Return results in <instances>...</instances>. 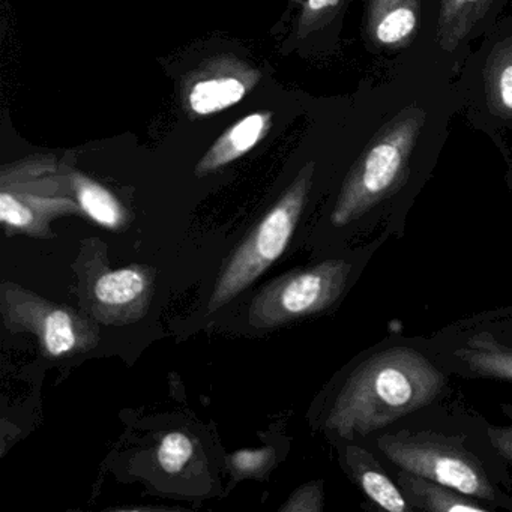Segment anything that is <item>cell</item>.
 Segmentation results:
<instances>
[{
    "instance_id": "6da1fadb",
    "label": "cell",
    "mask_w": 512,
    "mask_h": 512,
    "mask_svg": "<svg viewBox=\"0 0 512 512\" xmlns=\"http://www.w3.org/2000/svg\"><path fill=\"white\" fill-rule=\"evenodd\" d=\"M445 374L409 346L377 350L356 365L338 391L325 427L346 440L364 437L430 404Z\"/></svg>"
},
{
    "instance_id": "7a4b0ae2",
    "label": "cell",
    "mask_w": 512,
    "mask_h": 512,
    "mask_svg": "<svg viewBox=\"0 0 512 512\" xmlns=\"http://www.w3.org/2000/svg\"><path fill=\"white\" fill-rule=\"evenodd\" d=\"M425 118L424 110L407 107L374 136L347 176L332 211L335 227L358 220L404 184Z\"/></svg>"
},
{
    "instance_id": "3957f363",
    "label": "cell",
    "mask_w": 512,
    "mask_h": 512,
    "mask_svg": "<svg viewBox=\"0 0 512 512\" xmlns=\"http://www.w3.org/2000/svg\"><path fill=\"white\" fill-rule=\"evenodd\" d=\"M313 166L307 167L280 202L260 220L224 266L209 299L208 311L220 310L251 286L289 247L310 191Z\"/></svg>"
},
{
    "instance_id": "277c9868",
    "label": "cell",
    "mask_w": 512,
    "mask_h": 512,
    "mask_svg": "<svg viewBox=\"0 0 512 512\" xmlns=\"http://www.w3.org/2000/svg\"><path fill=\"white\" fill-rule=\"evenodd\" d=\"M376 445L400 469L454 488L479 502H500V494L484 467L460 442L442 434L398 431L377 437Z\"/></svg>"
},
{
    "instance_id": "5b68a950",
    "label": "cell",
    "mask_w": 512,
    "mask_h": 512,
    "mask_svg": "<svg viewBox=\"0 0 512 512\" xmlns=\"http://www.w3.org/2000/svg\"><path fill=\"white\" fill-rule=\"evenodd\" d=\"M0 313L8 331L34 334L50 358L79 355L100 343L91 314L47 301L16 283L5 281L0 287Z\"/></svg>"
},
{
    "instance_id": "8992f818",
    "label": "cell",
    "mask_w": 512,
    "mask_h": 512,
    "mask_svg": "<svg viewBox=\"0 0 512 512\" xmlns=\"http://www.w3.org/2000/svg\"><path fill=\"white\" fill-rule=\"evenodd\" d=\"M350 271L352 265L340 259L284 275L257 293L248 322L256 329L278 328L328 310L343 293Z\"/></svg>"
},
{
    "instance_id": "52a82bcc",
    "label": "cell",
    "mask_w": 512,
    "mask_h": 512,
    "mask_svg": "<svg viewBox=\"0 0 512 512\" xmlns=\"http://www.w3.org/2000/svg\"><path fill=\"white\" fill-rule=\"evenodd\" d=\"M154 272L143 266L107 271L86 287V311L104 325L136 323L146 316L154 295Z\"/></svg>"
},
{
    "instance_id": "ba28073f",
    "label": "cell",
    "mask_w": 512,
    "mask_h": 512,
    "mask_svg": "<svg viewBox=\"0 0 512 512\" xmlns=\"http://www.w3.org/2000/svg\"><path fill=\"white\" fill-rule=\"evenodd\" d=\"M82 211L79 203L68 199H43L19 196L4 190L0 194V220L10 235L22 233L31 238H53L49 224L61 215Z\"/></svg>"
},
{
    "instance_id": "9c48e42d",
    "label": "cell",
    "mask_w": 512,
    "mask_h": 512,
    "mask_svg": "<svg viewBox=\"0 0 512 512\" xmlns=\"http://www.w3.org/2000/svg\"><path fill=\"white\" fill-rule=\"evenodd\" d=\"M421 19V0H370L368 37L383 49H401L415 38Z\"/></svg>"
},
{
    "instance_id": "30bf717a",
    "label": "cell",
    "mask_w": 512,
    "mask_h": 512,
    "mask_svg": "<svg viewBox=\"0 0 512 512\" xmlns=\"http://www.w3.org/2000/svg\"><path fill=\"white\" fill-rule=\"evenodd\" d=\"M346 463L355 478L356 484L368 499L386 511L409 512L412 506L404 497L403 491L386 475L379 461L359 446L347 448Z\"/></svg>"
},
{
    "instance_id": "8fae6325",
    "label": "cell",
    "mask_w": 512,
    "mask_h": 512,
    "mask_svg": "<svg viewBox=\"0 0 512 512\" xmlns=\"http://www.w3.org/2000/svg\"><path fill=\"white\" fill-rule=\"evenodd\" d=\"M397 485L403 491L407 502L412 503L415 508L425 509V511L485 512L490 509L479 503L478 499H473L454 488L446 487V485L431 481V479L416 475V473L407 472V470L401 469L397 473Z\"/></svg>"
},
{
    "instance_id": "7c38bea8",
    "label": "cell",
    "mask_w": 512,
    "mask_h": 512,
    "mask_svg": "<svg viewBox=\"0 0 512 512\" xmlns=\"http://www.w3.org/2000/svg\"><path fill=\"white\" fill-rule=\"evenodd\" d=\"M491 2L493 0H440L436 29L440 49L454 52L487 14Z\"/></svg>"
},
{
    "instance_id": "4fadbf2b",
    "label": "cell",
    "mask_w": 512,
    "mask_h": 512,
    "mask_svg": "<svg viewBox=\"0 0 512 512\" xmlns=\"http://www.w3.org/2000/svg\"><path fill=\"white\" fill-rule=\"evenodd\" d=\"M268 119L269 116L263 115V113H256V115L242 119L229 133H226V136L218 140L217 145L197 167V173L203 175V173L211 172L218 167L226 166L244 155L245 152L250 151L263 136Z\"/></svg>"
},
{
    "instance_id": "5bb4252c",
    "label": "cell",
    "mask_w": 512,
    "mask_h": 512,
    "mask_svg": "<svg viewBox=\"0 0 512 512\" xmlns=\"http://www.w3.org/2000/svg\"><path fill=\"white\" fill-rule=\"evenodd\" d=\"M488 107L500 118H512V38L494 47L484 70Z\"/></svg>"
},
{
    "instance_id": "9a60e30c",
    "label": "cell",
    "mask_w": 512,
    "mask_h": 512,
    "mask_svg": "<svg viewBox=\"0 0 512 512\" xmlns=\"http://www.w3.org/2000/svg\"><path fill=\"white\" fill-rule=\"evenodd\" d=\"M74 193L82 212L98 226L110 230L124 229L127 211L109 190L83 175H74Z\"/></svg>"
},
{
    "instance_id": "2e32d148",
    "label": "cell",
    "mask_w": 512,
    "mask_h": 512,
    "mask_svg": "<svg viewBox=\"0 0 512 512\" xmlns=\"http://www.w3.org/2000/svg\"><path fill=\"white\" fill-rule=\"evenodd\" d=\"M245 86L236 79H214L197 83L190 94V106L197 115L220 112L244 98Z\"/></svg>"
},
{
    "instance_id": "e0dca14e",
    "label": "cell",
    "mask_w": 512,
    "mask_h": 512,
    "mask_svg": "<svg viewBox=\"0 0 512 512\" xmlns=\"http://www.w3.org/2000/svg\"><path fill=\"white\" fill-rule=\"evenodd\" d=\"M194 443L181 431L166 434L158 446L157 458L161 469L170 475L181 473L193 458Z\"/></svg>"
},
{
    "instance_id": "ac0fdd59",
    "label": "cell",
    "mask_w": 512,
    "mask_h": 512,
    "mask_svg": "<svg viewBox=\"0 0 512 512\" xmlns=\"http://www.w3.org/2000/svg\"><path fill=\"white\" fill-rule=\"evenodd\" d=\"M274 457L272 448L244 449L229 458V466L236 478H253L263 475L274 463Z\"/></svg>"
},
{
    "instance_id": "d6986e66",
    "label": "cell",
    "mask_w": 512,
    "mask_h": 512,
    "mask_svg": "<svg viewBox=\"0 0 512 512\" xmlns=\"http://www.w3.org/2000/svg\"><path fill=\"white\" fill-rule=\"evenodd\" d=\"M323 508L322 487L317 482L299 488L280 511L286 512H319Z\"/></svg>"
},
{
    "instance_id": "ffe728a7",
    "label": "cell",
    "mask_w": 512,
    "mask_h": 512,
    "mask_svg": "<svg viewBox=\"0 0 512 512\" xmlns=\"http://www.w3.org/2000/svg\"><path fill=\"white\" fill-rule=\"evenodd\" d=\"M508 418L511 419V425L505 427H490L487 430L488 439L494 451L512 464V406H503Z\"/></svg>"
},
{
    "instance_id": "44dd1931",
    "label": "cell",
    "mask_w": 512,
    "mask_h": 512,
    "mask_svg": "<svg viewBox=\"0 0 512 512\" xmlns=\"http://www.w3.org/2000/svg\"><path fill=\"white\" fill-rule=\"evenodd\" d=\"M340 4L341 0H307V10L311 16L319 17L335 10Z\"/></svg>"
}]
</instances>
